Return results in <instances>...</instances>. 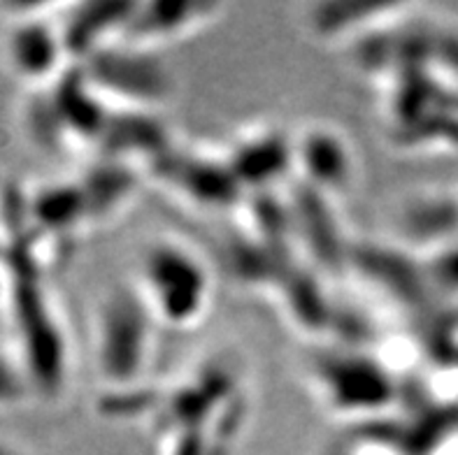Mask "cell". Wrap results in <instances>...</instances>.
<instances>
[{"label":"cell","mask_w":458,"mask_h":455,"mask_svg":"<svg viewBox=\"0 0 458 455\" xmlns=\"http://www.w3.org/2000/svg\"><path fill=\"white\" fill-rule=\"evenodd\" d=\"M135 291L154 321L191 330L209 314L215 272L191 242L180 235H158L140 254Z\"/></svg>","instance_id":"6da1fadb"},{"label":"cell","mask_w":458,"mask_h":455,"mask_svg":"<svg viewBox=\"0 0 458 455\" xmlns=\"http://www.w3.org/2000/svg\"><path fill=\"white\" fill-rule=\"evenodd\" d=\"M154 316L135 289L107 295L96 318V363L110 383H131L142 375L151 351Z\"/></svg>","instance_id":"7a4b0ae2"},{"label":"cell","mask_w":458,"mask_h":455,"mask_svg":"<svg viewBox=\"0 0 458 455\" xmlns=\"http://www.w3.org/2000/svg\"><path fill=\"white\" fill-rule=\"evenodd\" d=\"M145 52L126 45L103 49L89 58V72L84 77L100 98L114 96L128 107L151 110L170 96L173 77Z\"/></svg>","instance_id":"3957f363"},{"label":"cell","mask_w":458,"mask_h":455,"mask_svg":"<svg viewBox=\"0 0 458 455\" xmlns=\"http://www.w3.org/2000/svg\"><path fill=\"white\" fill-rule=\"evenodd\" d=\"M293 165L308 186L333 193H347L356 179V151L347 135L331 123H310L293 138Z\"/></svg>","instance_id":"277c9868"},{"label":"cell","mask_w":458,"mask_h":455,"mask_svg":"<svg viewBox=\"0 0 458 455\" xmlns=\"http://www.w3.org/2000/svg\"><path fill=\"white\" fill-rule=\"evenodd\" d=\"M14 314H17L19 333L26 349L29 375L42 383L58 381L61 360H64V340L30 277H17Z\"/></svg>","instance_id":"5b68a950"},{"label":"cell","mask_w":458,"mask_h":455,"mask_svg":"<svg viewBox=\"0 0 458 455\" xmlns=\"http://www.w3.org/2000/svg\"><path fill=\"white\" fill-rule=\"evenodd\" d=\"M224 7L209 3H151L138 5L128 21L122 45L135 49H151L154 45H165L182 35L203 29Z\"/></svg>","instance_id":"8992f818"},{"label":"cell","mask_w":458,"mask_h":455,"mask_svg":"<svg viewBox=\"0 0 458 455\" xmlns=\"http://www.w3.org/2000/svg\"><path fill=\"white\" fill-rule=\"evenodd\" d=\"M7 56L12 68L26 80L42 81L52 77L61 61L68 58L64 33L40 17H23L7 40Z\"/></svg>","instance_id":"52a82bcc"},{"label":"cell","mask_w":458,"mask_h":455,"mask_svg":"<svg viewBox=\"0 0 458 455\" xmlns=\"http://www.w3.org/2000/svg\"><path fill=\"white\" fill-rule=\"evenodd\" d=\"M26 381L17 369L12 367L10 360L0 358V404H14L21 400L26 391Z\"/></svg>","instance_id":"ba28073f"},{"label":"cell","mask_w":458,"mask_h":455,"mask_svg":"<svg viewBox=\"0 0 458 455\" xmlns=\"http://www.w3.org/2000/svg\"><path fill=\"white\" fill-rule=\"evenodd\" d=\"M0 455H17V451H12L10 446L0 442Z\"/></svg>","instance_id":"9c48e42d"}]
</instances>
